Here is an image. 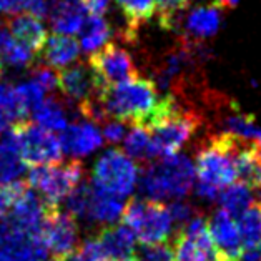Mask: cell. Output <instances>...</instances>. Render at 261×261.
<instances>
[{"instance_id":"bcb514c9","label":"cell","mask_w":261,"mask_h":261,"mask_svg":"<svg viewBox=\"0 0 261 261\" xmlns=\"http://www.w3.org/2000/svg\"><path fill=\"white\" fill-rule=\"evenodd\" d=\"M218 261H223V259H218Z\"/></svg>"},{"instance_id":"ac0fdd59","label":"cell","mask_w":261,"mask_h":261,"mask_svg":"<svg viewBox=\"0 0 261 261\" xmlns=\"http://www.w3.org/2000/svg\"><path fill=\"white\" fill-rule=\"evenodd\" d=\"M7 29L10 37L29 47L35 55L42 54L43 47L47 43V29L42 23V18L32 14H18L9 18Z\"/></svg>"},{"instance_id":"ba28073f","label":"cell","mask_w":261,"mask_h":261,"mask_svg":"<svg viewBox=\"0 0 261 261\" xmlns=\"http://www.w3.org/2000/svg\"><path fill=\"white\" fill-rule=\"evenodd\" d=\"M18 142L23 162L30 167L59 163L63 156L60 138L54 132L29 122L17 123Z\"/></svg>"},{"instance_id":"d4e9b609","label":"cell","mask_w":261,"mask_h":261,"mask_svg":"<svg viewBox=\"0 0 261 261\" xmlns=\"http://www.w3.org/2000/svg\"><path fill=\"white\" fill-rule=\"evenodd\" d=\"M221 123L225 133H231L243 140H251L256 135V125H254V117L250 113L241 112L237 103L228 101L226 110H221Z\"/></svg>"},{"instance_id":"f35d334b","label":"cell","mask_w":261,"mask_h":261,"mask_svg":"<svg viewBox=\"0 0 261 261\" xmlns=\"http://www.w3.org/2000/svg\"><path fill=\"white\" fill-rule=\"evenodd\" d=\"M82 4L85 5V9L90 15L103 17V14H107L108 10V5H110V0H82Z\"/></svg>"},{"instance_id":"44dd1931","label":"cell","mask_w":261,"mask_h":261,"mask_svg":"<svg viewBox=\"0 0 261 261\" xmlns=\"http://www.w3.org/2000/svg\"><path fill=\"white\" fill-rule=\"evenodd\" d=\"M80 43L73 35H60L54 34L47 39L45 47L42 50V57L48 67L62 70L79 59Z\"/></svg>"},{"instance_id":"d590c367","label":"cell","mask_w":261,"mask_h":261,"mask_svg":"<svg viewBox=\"0 0 261 261\" xmlns=\"http://www.w3.org/2000/svg\"><path fill=\"white\" fill-rule=\"evenodd\" d=\"M168 212L171 215V220H173V225H185L192 216H195V212L192 205H188V203H185L181 200H175L171 205L168 206Z\"/></svg>"},{"instance_id":"4dcf8cb0","label":"cell","mask_w":261,"mask_h":261,"mask_svg":"<svg viewBox=\"0 0 261 261\" xmlns=\"http://www.w3.org/2000/svg\"><path fill=\"white\" fill-rule=\"evenodd\" d=\"M0 108L7 113L14 125L27 122L29 113L25 112L14 84H9V82H2L0 84Z\"/></svg>"},{"instance_id":"1f68e13d","label":"cell","mask_w":261,"mask_h":261,"mask_svg":"<svg viewBox=\"0 0 261 261\" xmlns=\"http://www.w3.org/2000/svg\"><path fill=\"white\" fill-rule=\"evenodd\" d=\"M15 90H17L18 98H20L22 105H23L25 112H27V113L34 112V108L40 103V101L43 100V95H45V92H43L42 88L37 85L32 79L23 80V82H20V84H17Z\"/></svg>"},{"instance_id":"8d00e7d4","label":"cell","mask_w":261,"mask_h":261,"mask_svg":"<svg viewBox=\"0 0 261 261\" xmlns=\"http://www.w3.org/2000/svg\"><path fill=\"white\" fill-rule=\"evenodd\" d=\"M101 137L112 145L122 142L125 137V123L118 122V120H113V118L107 120V122H103V133H101Z\"/></svg>"},{"instance_id":"ab89813d","label":"cell","mask_w":261,"mask_h":261,"mask_svg":"<svg viewBox=\"0 0 261 261\" xmlns=\"http://www.w3.org/2000/svg\"><path fill=\"white\" fill-rule=\"evenodd\" d=\"M12 125H14V123H12V120L9 118V115L2 110V108H0V135H2L4 132H7Z\"/></svg>"},{"instance_id":"52a82bcc","label":"cell","mask_w":261,"mask_h":261,"mask_svg":"<svg viewBox=\"0 0 261 261\" xmlns=\"http://www.w3.org/2000/svg\"><path fill=\"white\" fill-rule=\"evenodd\" d=\"M175 261H218V253L212 238L210 220L203 215L192 216L178 228L173 240Z\"/></svg>"},{"instance_id":"d6a6232c","label":"cell","mask_w":261,"mask_h":261,"mask_svg":"<svg viewBox=\"0 0 261 261\" xmlns=\"http://www.w3.org/2000/svg\"><path fill=\"white\" fill-rule=\"evenodd\" d=\"M27 187L29 185L20 180L7 185H0V218H4L10 212V208L20 198V195L27 190Z\"/></svg>"},{"instance_id":"f6af8a7d","label":"cell","mask_w":261,"mask_h":261,"mask_svg":"<svg viewBox=\"0 0 261 261\" xmlns=\"http://www.w3.org/2000/svg\"><path fill=\"white\" fill-rule=\"evenodd\" d=\"M258 188H259V196H261V185H259V187H258Z\"/></svg>"},{"instance_id":"7c38bea8","label":"cell","mask_w":261,"mask_h":261,"mask_svg":"<svg viewBox=\"0 0 261 261\" xmlns=\"http://www.w3.org/2000/svg\"><path fill=\"white\" fill-rule=\"evenodd\" d=\"M221 7L212 2L210 5H198L187 10L180 17L176 27H181L183 39L190 43H203L220 30Z\"/></svg>"},{"instance_id":"f546056e","label":"cell","mask_w":261,"mask_h":261,"mask_svg":"<svg viewBox=\"0 0 261 261\" xmlns=\"http://www.w3.org/2000/svg\"><path fill=\"white\" fill-rule=\"evenodd\" d=\"M35 54L32 52L29 47H25L23 43L15 40L14 37L9 35V39L5 40L2 52H0V63L12 67V68H25L30 67L34 63Z\"/></svg>"},{"instance_id":"6da1fadb","label":"cell","mask_w":261,"mask_h":261,"mask_svg":"<svg viewBox=\"0 0 261 261\" xmlns=\"http://www.w3.org/2000/svg\"><path fill=\"white\" fill-rule=\"evenodd\" d=\"M100 98L107 117L142 126H146L155 117L163 100L158 95V87L153 79L142 77L140 73L110 85L100 95Z\"/></svg>"},{"instance_id":"5bb4252c","label":"cell","mask_w":261,"mask_h":261,"mask_svg":"<svg viewBox=\"0 0 261 261\" xmlns=\"http://www.w3.org/2000/svg\"><path fill=\"white\" fill-rule=\"evenodd\" d=\"M210 230H212V238L218 258L223 261H240L241 253H243V243H241L237 218L228 215L225 210H220L210 221Z\"/></svg>"},{"instance_id":"e575fe53","label":"cell","mask_w":261,"mask_h":261,"mask_svg":"<svg viewBox=\"0 0 261 261\" xmlns=\"http://www.w3.org/2000/svg\"><path fill=\"white\" fill-rule=\"evenodd\" d=\"M137 261H175L173 248L167 243L145 246L142 253L137 254Z\"/></svg>"},{"instance_id":"f1b7e54d","label":"cell","mask_w":261,"mask_h":261,"mask_svg":"<svg viewBox=\"0 0 261 261\" xmlns=\"http://www.w3.org/2000/svg\"><path fill=\"white\" fill-rule=\"evenodd\" d=\"M195 0H156L158 23L165 30H175L180 17L193 5Z\"/></svg>"},{"instance_id":"cb8c5ba5","label":"cell","mask_w":261,"mask_h":261,"mask_svg":"<svg viewBox=\"0 0 261 261\" xmlns=\"http://www.w3.org/2000/svg\"><path fill=\"white\" fill-rule=\"evenodd\" d=\"M80 50L88 54L97 52L112 37V27L103 17L88 15L80 29Z\"/></svg>"},{"instance_id":"ffe728a7","label":"cell","mask_w":261,"mask_h":261,"mask_svg":"<svg viewBox=\"0 0 261 261\" xmlns=\"http://www.w3.org/2000/svg\"><path fill=\"white\" fill-rule=\"evenodd\" d=\"M48 17L55 34L77 35L87 18V9L82 0H57Z\"/></svg>"},{"instance_id":"9a60e30c","label":"cell","mask_w":261,"mask_h":261,"mask_svg":"<svg viewBox=\"0 0 261 261\" xmlns=\"http://www.w3.org/2000/svg\"><path fill=\"white\" fill-rule=\"evenodd\" d=\"M59 138L63 153L72 156H87L103 145V137L97 125L88 120L67 125V128L62 132Z\"/></svg>"},{"instance_id":"8992f818","label":"cell","mask_w":261,"mask_h":261,"mask_svg":"<svg viewBox=\"0 0 261 261\" xmlns=\"http://www.w3.org/2000/svg\"><path fill=\"white\" fill-rule=\"evenodd\" d=\"M138 165L123 150L105 151L93 167V185L117 196L132 195L138 181Z\"/></svg>"},{"instance_id":"603a6c76","label":"cell","mask_w":261,"mask_h":261,"mask_svg":"<svg viewBox=\"0 0 261 261\" xmlns=\"http://www.w3.org/2000/svg\"><path fill=\"white\" fill-rule=\"evenodd\" d=\"M126 20L125 40H133L142 23L150 22L156 12V0H115Z\"/></svg>"},{"instance_id":"5b68a950","label":"cell","mask_w":261,"mask_h":261,"mask_svg":"<svg viewBox=\"0 0 261 261\" xmlns=\"http://www.w3.org/2000/svg\"><path fill=\"white\" fill-rule=\"evenodd\" d=\"M84 181V165L70 160L63 165H39L27 173V185L39 193L48 206L59 208L60 203Z\"/></svg>"},{"instance_id":"30bf717a","label":"cell","mask_w":261,"mask_h":261,"mask_svg":"<svg viewBox=\"0 0 261 261\" xmlns=\"http://www.w3.org/2000/svg\"><path fill=\"white\" fill-rule=\"evenodd\" d=\"M88 65L105 87L115 85L138 73L132 55L115 43H105L97 52L90 54Z\"/></svg>"},{"instance_id":"60d3db41","label":"cell","mask_w":261,"mask_h":261,"mask_svg":"<svg viewBox=\"0 0 261 261\" xmlns=\"http://www.w3.org/2000/svg\"><path fill=\"white\" fill-rule=\"evenodd\" d=\"M9 39V29H7V25H4V23H0V52H2V47H4V43L5 40Z\"/></svg>"},{"instance_id":"8fae6325","label":"cell","mask_w":261,"mask_h":261,"mask_svg":"<svg viewBox=\"0 0 261 261\" xmlns=\"http://www.w3.org/2000/svg\"><path fill=\"white\" fill-rule=\"evenodd\" d=\"M57 80H59V90L63 93V97L70 101H75L77 105L95 97H100L108 88L101 85V82L93 73L90 65L84 62L59 70Z\"/></svg>"},{"instance_id":"4fadbf2b","label":"cell","mask_w":261,"mask_h":261,"mask_svg":"<svg viewBox=\"0 0 261 261\" xmlns=\"http://www.w3.org/2000/svg\"><path fill=\"white\" fill-rule=\"evenodd\" d=\"M50 210L52 206H48L35 190H29L27 187V190L20 195V198L10 208L7 220L18 231L25 234H39L43 220Z\"/></svg>"},{"instance_id":"836d02e7","label":"cell","mask_w":261,"mask_h":261,"mask_svg":"<svg viewBox=\"0 0 261 261\" xmlns=\"http://www.w3.org/2000/svg\"><path fill=\"white\" fill-rule=\"evenodd\" d=\"M30 79L39 85L43 92H54L59 88V80H57V72L48 65H35L32 70Z\"/></svg>"},{"instance_id":"d6986e66","label":"cell","mask_w":261,"mask_h":261,"mask_svg":"<svg viewBox=\"0 0 261 261\" xmlns=\"http://www.w3.org/2000/svg\"><path fill=\"white\" fill-rule=\"evenodd\" d=\"M110 261L135 256V234L126 225H108L95 234Z\"/></svg>"},{"instance_id":"74e56055","label":"cell","mask_w":261,"mask_h":261,"mask_svg":"<svg viewBox=\"0 0 261 261\" xmlns=\"http://www.w3.org/2000/svg\"><path fill=\"white\" fill-rule=\"evenodd\" d=\"M32 0H0V15L14 17L29 10Z\"/></svg>"},{"instance_id":"9c48e42d","label":"cell","mask_w":261,"mask_h":261,"mask_svg":"<svg viewBox=\"0 0 261 261\" xmlns=\"http://www.w3.org/2000/svg\"><path fill=\"white\" fill-rule=\"evenodd\" d=\"M39 237L54 258L59 259L67 258L80 245L77 220L67 212H60V206L47 213Z\"/></svg>"},{"instance_id":"b9f144b4","label":"cell","mask_w":261,"mask_h":261,"mask_svg":"<svg viewBox=\"0 0 261 261\" xmlns=\"http://www.w3.org/2000/svg\"><path fill=\"white\" fill-rule=\"evenodd\" d=\"M253 140H254V142H256L258 145H261V128L256 132V135H254V138H253Z\"/></svg>"},{"instance_id":"277c9868","label":"cell","mask_w":261,"mask_h":261,"mask_svg":"<svg viewBox=\"0 0 261 261\" xmlns=\"http://www.w3.org/2000/svg\"><path fill=\"white\" fill-rule=\"evenodd\" d=\"M122 221L143 246L167 243L173 231L168 206L155 200H130L123 208Z\"/></svg>"},{"instance_id":"7bdbcfd3","label":"cell","mask_w":261,"mask_h":261,"mask_svg":"<svg viewBox=\"0 0 261 261\" xmlns=\"http://www.w3.org/2000/svg\"><path fill=\"white\" fill-rule=\"evenodd\" d=\"M2 73H4V67H2V63H0V79H2Z\"/></svg>"},{"instance_id":"e0dca14e","label":"cell","mask_w":261,"mask_h":261,"mask_svg":"<svg viewBox=\"0 0 261 261\" xmlns=\"http://www.w3.org/2000/svg\"><path fill=\"white\" fill-rule=\"evenodd\" d=\"M123 208L125 200L122 196L108 193L92 183L84 218L90 223H98V225H113L118 218H122Z\"/></svg>"},{"instance_id":"83f0119b","label":"cell","mask_w":261,"mask_h":261,"mask_svg":"<svg viewBox=\"0 0 261 261\" xmlns=\"http://www.w3.org/2000/svg\"><path fill=\"white\" fill-rule=\"evenodd\" d=\"M123 151L132 160L150 163L151 162V150H150V132L142 125H133L128 135L125 137Z\"/></svg>"},{"instance_id":"484cf974","label":"cell","mask_w":261,"mask_h":261,"mask_svg":"<svg viewBox=\"0 0 261 261\" xmlns=\"http://www.w3.org/2000/svg\"><path fill=\"white\" fill-rule=\"evenodd\" d=\"M218 200L221 210H225L233 218H238L241 213L253 205L251 188L241 181H234L221 190Z\"/></svg>"},{"instance_id":"2e32d148","label":"cell","mask_w":261,"mask_h":261,"mask_svg":"<svg viewBox=\"0 0 261 261\" xmlns=\"http://www.w3.org/2000/svg\"><path fill=\"white\" fill-rule=\"evenodd\" d=\"M27 173V163L23 162L18 142L17 123L0 135V185L18 181Z\"/></svg>"},{"instance_id":"7a4b0ae2","label":"cell","mask_w":261,"mask_h":261,"mask_svg":"<svg viewBox=\"0 0 261 261\" xmlns=\"http://www.w3.org/2000/svg\"><path fill=\"white\" fill-rule=\"evenodd\" d=\"M195 165L187 155L175 153L145 165L140 190L146 200H181L193 188Z\"/></svg>"},{"instance_id":"3957f363","label":"cell","mask_w":261,"mask_h":261,"mask_svg":"<svg viewBox=\"0 0 261 261\" xmlns=\"http://www.w3.org/2000/svg\"><path fill=\"white\" fill-rule=\"evenodd\" d=\"M243 142L246 140L225 132L210 137L195 156V173L198 175V181L220 192L237 181V153Z\"/></svg>"},{"instance_id":"4316f807","label":"cell","mask_w":261,"mask_h":261,"mask_svg":"<svg viewBox=\"0 0 261 261\" xmlns=\"http://www.w3.org/2000/svg\"><path fill=\"white\" fill-rule=\"evenodd\" d=\"M237 223H238L241 243H243V250L261 245V205L259 203L253 201V205L238 216Z\"/></svg>"},{"instance_id":"7402d4cb","label":"cell","mask_w":261,"mask_h":261,"mask_svg":"<svg viewBox=\"0 0 261 261\" xmlns=\"http://www.w3.org/2000/svg\"><path fill=\"white\" fill-rule=\"evenodd\" d=\"M68 103L60 100L59 97H52L42 100L39 105L34 108L35 123L42 128L50 132H63L68 125Z\"/></svg>"},{"instance_id":"ee69618b","label":"cell","mask_w":261,"mask_h":261,"mask_svg":"<svg viewBox=\"0 0 261 261\" xmlns=\"http://www.w3.org/2000/svg\"><path fill=\"white\" fill-rule=\"evenodd\" d=\"M50 261H62V259H59V258H52V259H50Z\"/></svg>"}]
</instances>
